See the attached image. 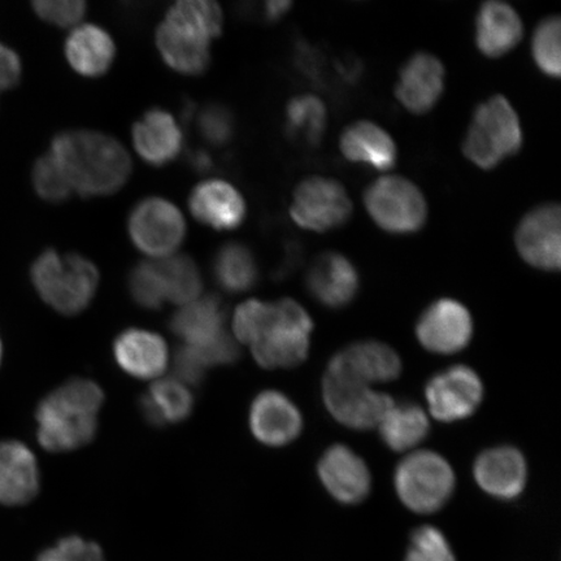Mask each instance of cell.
Masks as SVG:
<instances>
[{
	"mask_svg": "<svg viewBox=\"0 0 561 561\" xmlns=\"http://www.w3.org/2000/svg\"><path fill=\"white\" fill-rule=\"evenodd\" d=\"M214 276L224 290L243 293L257 283L259 266L252 251L240 242H229L216 252Z\"/></svg>",
	"mask_w": 561,
	"mask_h": 561,
	"instance_id": "30",
	"label": "cell"
},
{
	"mask_svg": "<svg viewBox=\"0 0 561 561\" xmlns=\"http://www.w3.org/2000/svg\"><path fill=\"white\" fill-rule=\"evenodd\" d=\"M293 3L289 0H270L264 4V18L270 23H275L283 19L290 11Z\"/></svg>",
	"mask_w": 561,
	"mask_h": 561,
	"instance_id": "46",
	"label": "cell"
},
{
	"mask_svg": "<svg viewBox=\"0 0 561 561\" xmlns=\"http://www.w3.org/2000/svg\"><path fill=\"white\" fill-rule=\"evenodd\" d=\"M322 401L336 423L362 432L380 425L394 404V399L371 386L329 374L322 380Z\"/></svg>",
	"mask_w": 561,
	"mask_h": 561,
	"instance_id": "9",
	"label": "cell"
},
{
	"mask_svg": "<svg viewBox=\"0 0 561 561\" xmlns=\"http://www.w3.org/2000/svg\"><path fill=\"white\" fill-rule=\"evenodd\" d=\"M129 291L139 306L157 310L164 304L152 262H144L133 268L128 279Z\"/></svg>",
	"mask_w": 561,
	"mask_h": 561,
	"instance_id": "39",
	"label": "cell"
},
{
	"mask_svg": "<svg viewBox=\"0 0 561 561\" xmlns=\"http://www.w3.org/2000/svg\"><path fill=\"white\" fill-rule=\"evenodd\" d=\"M165 23L209 42L221 34L224 18L216 2L181 0L168 11Z\"/></svg>",
	"mask_w": 561,
	"mask_h": 561,
	"instance_id": "34",
	"label": "cell"
},
{
	"mask_svg": "<svg viewBox=\"0 0 561 561\" xmlns=\"http://www.w3.org/2000/svg\"><path fill=\"white\" fill-rule=\"evenodd\" d=\"M485 397V388L477 371L458 364L434 375L425 386L431 415L440 423H456L474 415Z\"/></svg>",
	"mask_w": 561,
	"mask_h": 561,
	"instance_id": "10",
	"label": "cell"
},
{
	"mask_svg": "<svg viewBox=\"0 0 561 561\" xmlns=\"http://www.w3.org/2000/svg\"><path fill=\"white\" fill-rule=\"evenodd\" d=\"M207 367L199 359V356L194 353L191 347H182L174 357V374L178 375L182 381L191 385H201L205 378V369Z\"/></svg>",
	"mask_w": 561,
	"mask_h": 561,
	"instance_id": "43",
	"label": "cell"
},
{
	"mask_svg": "<svg viewBox=\"0 0 561 561\" xmlns=\"http://www.w3.org/2000/svg\"><path fill=\"white\" fill-rule=\"evenodd\" d=\"M100 386L72 380L42 401L37 411L38 440L48 451H69L89 444L96 432L103 403Z\"/></svg>",
	"mask_w": 561,
	"mask_h": 561,
	"instance_id": "2",
	"label": "cell"
},
{
	"mask_svg": "<svg viewBox=\"0 0 561 561\" xmlns=\"http://www.w3.org/2000/svg\"><path fill=\"white\" fill-rule=\"evenodd\" d=\"M234 116L222 104H208L199 112L198 130L206 142L226 146L234 136Z\"/></svg>",
	"mask_w": 561,
	"mask_h": 561,
	"instance_id": "38",
	"label": "cell"
},
{
	"mask_svg": "<svg viewBox=\"0 0 561 561\" xmlns=\"http://www.w3.org/2000/svg\"><path fill=\"white\" fill-rule=\"evenodd\" d=\"M188 163L195 172L198 173H207L213 170V160H210L209 156L205 151H195L192 153L191 158H188Z\"/></svg>",
	"mask_w": 561,
	"mask_h": 561,
	"instance_id": "47",
	"label": "cell"
},
{
	"mask_svg": "<svg viewBox=\"0 0 561 561\" xmlns=\"http://www.w3.org/2000/svg\"><path fill=\"white\" fill-rule=\"evenodd\" d=\"M133 140L139 157L153 167L171 163L182 149V133L167 111L153 108L133 128Z\"/></svg>",
	"mask_w": 561,
	"mask_h": 561,
	"instance_id": "24",
	"label": "cell"
},
{
	"mask_svg": "<svg viewBox=\"0 0 561 561\" xmlns=\"http://www.w3.org/2000/svg\"><path fill=\"white\" fill-rule=\"evenodd\" d=\"M524 37V23L518 12L503 0H488L477 11L474 42L479 51L490 59L515 50Z\"/></svg>",
	"mask_w": 561,
	"mask_h": 561,
	"instance_id": "20",
	"label": "cell"
},
{
	"mask_svg": "<svg viewBox=\"0 0 561 561\" xmlns=\"http://www.w3.org/2000/svg\"><path fill=\"white\" fill-rule=\"evenodd\" d=\"M37 15L56 26H72L85 15L87 3L81 0H37L33 3Z\"/></svg>",
	"mask_w": 561,
	"mask_h": 561,
	"instance_id": "40",
	"label": "cell"
},
{
	"mask_svg": "<svg viewBox=\"0 0 561 561\" xmlns=\"http://www.w3.org/2000/svg\"><path fill=\"white\" fill-rule=\"evenodd\" d=\"M163 298L172 304L187 305L202 290V277L193 259L179 255L153 262Z\"/></svg>",
	"mask_w": 561,
	"mask_h": 561,
	"instance_id": "33",
	"label": "cell"
},
{
	"mask_svg": "<svg viewBox=\"0 0 561 561\" xmlns=\"http://www.w3.org/2000/svg\"><path fill=\"white\" fill-rule=\"evenodd\" d=\"M446 88V68L438 56L417 51L407 60L396 83V98L412 115L436 107Z\"/></svg>",
	"mask_w": 561,
	"mask_h": 561,
	"instance_id": "15",
	"label": "cell"
},
{
	"mask_svg": "<svg viewBox=\"0 0 561 561\" xmlns=\"http://www.w3.org/2000/svg\"><path fill=\"white\" fill-rule=\"evenodd\" d=\"M226 308L219 298L209 296L191 301L171 320L174 334L185 340L188 347L202 348L219 340L224 332Z\"/></svg>",
	"mask_w": 561,
	"mask_h": 561,
	"instance_id": "25",
	"label": "cell"
},
{
	"mask_svg": "<svg viewBox=\"0 0 561 561\" xmlns=\"http://www.w3.org/2000/svg\"><path fill=\"white\" fill-rule=\"evenodd\" d=\"M383 444L396 453L412 451L431 431L430 416L420 405L396 403L377 426Z\"/></svg>",
	"mask_w": 561,
	"mask_h": 561,
	"instance_id": "29",
	"label": "cell"
},
{
	"mask_svg": "<svg viewBox=\"0 0 561 561\" xmlns=\"http://www.w3.org/2000/svg\"><path fill=\"white\" fill-rule=\"evenodd\" d=\"M50 156L82 196L114 194L131 173V160L123 145L93 130L60 133L53 140Z\"/></svg>",
	"mask_w": 561,
	"mask_h": 561,
	"instance_id": "1",
	"label": "cell"
},
{
	"mask_svg": "<svg viewBox=\"0 0 561 561\" xmlns=\"http://www.w3.org/2000/svg\"><path fill=\"white\" fill-rule=\"evenodd\" d=\"M518 255L533 268L559 272L561 266V208L547 202L526 213L515 230Z\"/></svg>",
	"mask_w": 561,
	"mask_h": 561,
	"instance_id": "13",
	"label": "cell"
},
{
	"mask_svg": "<svg viewBox=\"0 0 561 561\" xmlns=\"http://www.w3.org/2000/svg\"><path fill=\"white\" fill-rule=\"evenodd\" d=\"M128 226L133 243L151 256L171 255L186 236V224L180 209L161 198L139 202L131 210Z\"/></svg>",
	"mask_w": 561,
	"mask_h": 561,
	"instance_id": "11",
	"label": "cell"
},
{
	"mask_svg": "<svg viewBox=\"0 0 561 561\" xmlns=\"http://www.w3.org/2000/svg\"><path fill=\"white\" fill-rule=\"evenodd\" d=\"M191 348L199 356V359L206 367L227 366V364L236 363L238 357H240V348H238L233 339L227 333L206 347Z\"/></svg>",
	"mask_w": 561,
	"mask_h": 561,
	"instance_id": "42",
	"label": "cell"
},
{
	"mask_svg": "<svg viewBox=\"0 0 561 561\" xmlns=\"http://www.w3.org/2000/svg\"><path fill=\"white\" fill-rule=\"evenodd\" d=\"M364 206L378 228L392 236H410L425 227L427 202L420 187L403 175H381L363 194Z\"/></svg>",
	"mask_w": 561,
	"mask_h": 561,
	"instance_id": "7",
	"label": "cell"
},
{
	"mask_svg": "<svg viewBox=\"0 0 561 561\" xmlns=\"http://www.w3.org/2000/svg\"><path fill=\"white\" fill-rule=\"evenodd\" d=\"M403 363L394 348L380 341L355 342L336 353L329 362L327 374L371 386L396 381L402 375Z\"/></svg>",
	"mask_w": 561,
	"mask_h": 561,
	"instance_id": "14",
	"label": "cell"
},
{
	"mask_svg": "<svg viewBox=\"0 0 561 561\" xmlns=\"http://www.w3.org/2000/svg\"><path fill=\"white\" fill-rule=\"evenodd\" d=\"M251 431L262 444L283 447L304 430V416L296 404L279 391H264L252 403Z\"/></svg>",
	"mask_w": 561,
	"mask_h": 561,
	"instance_id": "19",
	"label": "cell"
},
{
	"mask_svg": "<svg viewBox=\"0 0 561 561\" xmlns=\"http://www.w3.org/2000/svg\"><path fill=\"white\" fill-rule=\"evenodd\" d=\"M473 477L483 493L495 500L514 501L528 483V462L514 446L491 447L477 456Z\"/></svg>",
	"mask_w": 561,
	"mask_h": 561,
	"instance_id": "17",
	"label": "cell"
},
{
	"mask_svg": "<svg viewBox=\"0 0 561 561\" xmlns=\"http://www.w3.org/2000/svg\"><path fill=\"white\" fill-rule=\"evenodd\" d=\"M318 473L329 495L346 506L366 501L370 493L369 467L360 455L346 445L327 448L319 460Z\"/></svg>",
	"mask_w": 561,
	"mask_h": 561,
	"instance_id": "16",
	"label": "cell"
},
{
	"mask_svg": "<svg viewBox=\"0 0 561 561\" xmlns=\"http://www.w3.org/2000/svg\"><path fill=\"white\" fill-rule=\"evenodd\" d=\"M140 410L153 426L179 423L191 415L193 398L184 385L164 380L152 386L149 394L140 398Z\"/></svg>",
	"mask_w": 561,
	"mask_h": 561,
	"instance_id": "31",
	"label": "cell"
},
{
	"mask_svg": "<svg viewBox=\"0 0 561 561\" xmlns=\"http://www.w3.org/2000/svg\"><path fill=\"white\" fill-rule=\"evenodd\" d=\"M353 210V202L340 181L311 175L294 192L290 216L300 228L327 233L345 226Z\"/></svg>",
	"mask_w": 561,
	"mask_h": 561,
	"instance_id": "8",
	"label": "cell"
},
{
	"mask_svg": "<svg viewBox=\"0 0 561 561\" xmlns=\"http://www.w3.org/2000/svg\"><path fill=\"white\" fill-rule=\"evenodd\" d=\"M115 45L110 34L96 25H82L69 35L66 55L77 73L102 76L115 59Z\"/></svg>",
	"mask_w": 561,
	"mask_h": 561,
	"instance_id": "27",
	"label": "cell"
},
{
	"mask_svg": "<svg viewBox=\"0 0 561 561\" xmlns=\"http://www.w3.org/2000/svg\"><path fill=\"white\" fill-rule=\"evenodd\" d=\"M405 561H456L450 543L436 526H420L412 533Z\"/></svg>",
	"mask_w": 561,
	"mask_h": 561,
	"instance_id": "37",
	"label": "cell"
},
{
	"mask_svg": "<svg viewBox=\"0 0 561 561\" xmlns=\"http://www.w3.org/2000/svg\"><path fill=\"white\" fill-rule=\"evenodd\" d=\"M0 360H2V343H0Z\"/></svg>",
	"mask_w": 561,
	"mask_h": 561,
	"instance_id": "49",
	"label": "cell"
},
{
	"mask_svg": "<svg viewBox=\"0 0 561 561\" xmlns=\"http://www.w3.org/2000/svg\"><path fill=\"white\" fill-rule=\"evenodd\" d=\"M340 150L350 163L388 172L397 164L398 146L390 133L375 122L350 124L340 137Z\"/></svg>",
	"mask_w": 561,
	"mask_h": 561,
	"instance_id": "21",
	"label": "cell"
},
{
	"mask_svg": "<svg viewBox=\"0 0 561 561\" xmlns=\"http://www.w3.org/2000/svg\"><path fill=\"white\" fill-rule=\"evenodd\" d=\"M188 206L196 220L216 230L236 229L245 217L243 196L220 180H209L196 186Z\"/></svg>",
	"mask_w": 561,
	"mask_h": 561,
	"instance_id": "22",
	"label": "cell"
},
{
	"mask_svg": "<svg viewBox=\"0 0 561 561\" xmlns=\"http://www.w3.org/2000/svg\"><path fill=\"white\" fill-rule=\"evenodd\" d=\"M294 61H296V66L300 72L306 75L308 79L318 80L321 76V56L319 51H316L307 42H298L296 50H294Z\"/></svg>",
	"mask_w": 561,
	"mask_h": 561,
	"instance_id": "45",
	"label": "cell"
},
{
	"mask_svg": "<svg viewBox=\"0 0 561 561\" xmlns=\"http://www.w3.org/2000/svg\"><path fill=\"white\" fill-rule=\"evenodd\" d=\"M157 45L168 66L182 75L205 73L210 61L209 42L171 24L157 32Z\"/></svg>",
	"mask_w": 561,
	"mask_h": 561,
	"instance_id": "28",
	"label": "cell"
},
{
	"mask_svg": "<svg viewBox=\"0 0 561 561\" xmlns=\"http://www.w3.org/2000/svg\"><path fill=\"white\" fill-rule=\"evenodd\" d=\"M474 321L471 311L453 298L434 300L420 314L416 339L427 353L454 355L466 350L472 341Z\"/></svg>",
	"mask_w": 561,
	"mask_h": 561,
	"instance_id": "12",
	"label": "cell"
},
{
	"mask_svg": "<svg viewBox=\"0 0 561 561\" xmlns=\"http://www.w3.org/2000/svg\"><path fill=\"white\" fill-rule=\"evenodd\" d=\"M561 20L547 16L539 21L531 37V58L541 73L560 79L561 73Z\"/></svg>",
	"mask_w": 561,
	"mask_h": 561,
	"instance_id": "35",
	"label": "cell"
},
{
	"mask_svg": "<svg viewBox=\"0 0 561 561\" xmlns=\"http://www.w3.org/2000/svg\"><path fill=\"white\" fill-rule=\"evenodd\" d=\"M37 561H104V557L100 546L94 542L69 537L42 552Z\"/></svg>",
	"mask_w": 561,
	"mask_h": 561,
	"instance_id": "41",
	"label": "cell"
},
{
	"mask_svg": "<svg viewBox=\"0 0 561 561\" xmlns=\"http://www.w3.org/2000/svg\"><path fill=\"white\" fill-rule=\"evenodd\" d=\"M286 133L308 146H319L328 126L324 102L313 94L294 96L286 105Z\"/></svg>",
	"mask_w": 561,
	"mask_h": 561,
	"instance_id": "32",
	"label": "cell"
},
{
	"mask_svg": "<svg viewBox=\"0 0 561 561\" xmlns=\"http://www.w3.org/2000/svg\"><path fill=\"white\" fill-rule=\"evenodd\" d=\"M23 73L19 55L0 44V91L15 88Z\"/></svg>",
	"mask_w": 561,
	"mask_h": 561,
	"instance_id": "44",
	"label": "cell"
},
{
	"mask_svg": "<svg viewBox=\"0 0 561 561\" xmlns=\"http://www.w3.org/2000/svg\"><path fill=\"white\" fill-rule=\"evenodd\" d=\"M306 286L320 305L339 310L353 304L360 289L359 272L341 252L327 251L312 262Z\"/></svg>",
	"mask_w": 561,
	"mask_h": 561,
	"instance_id": "18",
	"label": "cell"
},
{
	"mask_svg": "<svg viewBox=\"0 0 561 561\" xmlns=\"http://www.w3.org/2000/svg\"><path fill=\"white\" fill-rule=\"evenodd\" d=\"M524 146V130L514 105L502 94L477 105L461 150L482 171L500 167L517 156Z\"/></svg>",
	"mask_w": 561,
	"mask_h": 561,
	"instance_id": "3",
	"label": "cell"
},
{
	"mask_svg": "<svg viewBox=\"0 0 561 561\" xmlns=\"http://www.w3.org/2000/svg\"><path fill=\"white\" fill-rule=\"evenodd\" d=\"M339 70L340 73L348 81H355L362 76V65L357 61H341Z\"/></svg>",
	"mask_w": 561,
	"mask_h": 561,
	"instance_id": "48",
	"label": "cell"
},
{
	"mask_svg": "<svg viewBox=\"0 0 561 561\" xmlns=\"http://www.w3.org/2000/svg\"><path fill=\"white\" fill-rule=\"evenodd\" d=\"M261 329L251 342L262 367L293 368L307 359L311 348L313 320L298 301L283 299L266 305Z\"/></svg>",
	"mask_w": 561,
	"mask_h": 561,
	"instance_id": "4",
	"label": "cell"
},
{
	"mask_svg": "<svg viewBox=\"0 0 561 561\" xmlns=\"http://www.w3.org/2000/svg\"><path fill=\"white\" fill-rule=\"evenodd\" d=\"M39 490L37 460L16 440L0 442V503L20 506L31 502Z\"/></svg>",
	"mask_w": 561,
	"mask_h": 561,
	"instance_id": "23",
	"label": "cell"
},
{
	"mask_svg": "<svg viewBox=\"0 0 561 561\" xmlns=\"http://www.w3.org/2000/svg\"><path fill=\"white\" fill-rule=\"evenodd\" d=\"M394 486L407 508L430 515L444 508L451 500L456 476L450 462L438 453L413 451L399 462Z\"/></svg>",
	"mask_w": 561,
	"mask_h": 561,
	"instance_id": "6",
	"label": "cell"
},
{
	"mask_svg": "<svg viewBox=\"0 0 561 561\" xmlns=\"http://www.w3.org/2000/svg\"><path fill=\"white\" fill-rule=\"evenodd\" d=\"M115 357L126 374L151 378L165 368L167 346L158 334L133 329L116 340Z\"/></svg>",
	"mask_w": 561,
	"mask_h": 561,
	"instance_id": "26",
	"label": "cell"
},
{
	"mask_svg": "<svg viewBox=\"0 0 561 561\" xmlns=\"http://www.w3.org/2000/svg\"><path fill=\"white\" fill-rule=\"evenodd\" d=\"M32 280L41 298L54 310L76 314L94 298L100 273L81 255L46 250L32 266Z\"/></svg>",
	"mask_w": 561,
	"mask_h": 561,
	"instance_id": "5",
	"label": "cell"
},
{
	"mask_svg": "<svg viewBox=\"0 0 561 561\" xmlns=\"http://www.w3.org/2000/svg\"><path fill=\"white\" fill-rule=\"evenodd\" d=\"M32 181L35 192L41 198L50 203L65 202L73 192L66 174L62 173L61 168L50 153L35 161Z\"/></svg>",
	"mask_w": 561,
	"mask_h": 561,
	"instance_id": "36",
	"label": "cell"
}]
</instances>
